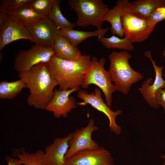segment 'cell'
<instances>
[{
  "instance_id": "1",
  "label": "cell",
  "mask_w": 165,
  "mask_h": 165,
  "mask_svg": "<svg viewBox=\"0 0 165 165\" xmlns=\"http://www.w3.org/2000/svg\"><path fill=\"white\" fill-rule=\"evenodd\" d=\"M18 77L24 80L29 90L28 104L36 109L45 110L53 96L54 88L58 85L46 63L39 64L28 71L19 73Z\"/></svg>"
},
{
  "instance_id": "2",
  "label": "cell",
  "mask_w": 165,
  "mask_h": 165,
  "mask_svg": "<svg viewBox=\"0 0 165 165\" xmlns=\"http://www.w3.org/2000/svg\"><path fill=\"white\" fill-rule=\"evenodd\" d=\"M91 57L83 55L79 59L68 60L54 55L46 63L50 72L59 86V90H79L90 67Z\"/></svg>"
},
{
  "instance_id": "3",
  "label": "cell",
  "mask_w": 165,
  "mask_h": 165,
  "mask_svg": "<svg viewBox=\"0 0 165 165\" xmlns=\"http://www.w3.org/2000/svg\"><path fill=\"white\" fill-rule=\"evenodd\" d=\"M132 56L126 51H113L108 56V72L116 90L127 94L133 84L144 78V76L130 67L129 60Z\"/></svg>"
},
{
  "instance_id": "4",
  "label": "cell",
  "mask_w": 165,
  "mask_h": 165,
  "mask_svg": "<svg viewBox=\"0 0 165 165\" xmlns=\"http://www.w3.org/2000/svg\"><path fill=\"white\" fill-rule=\"evenodd\" d=\"M68 4L77 14L78 26L91 25L98 30L102 29L103 18L110 9L102 0H69Z\"/></svg>"
},
{
  "instance_id": "5",
  "label": "cell",
  "mask_w": 165,
  "mask_h": 165,
  "mask_svg": "<svg viewBox=\"0 0 165 165\" xmlns=\"http://www.w3.org/2000/svg\"><path fill=\"white\" fill-rule=\"evenodd\" d=\"M106 60L104 57L99 60L96 57H91V64L86 74L82 88L86 89L90 85L97 86L103 92L105 102L110 107L112 105L113 94L116 90L108 71L105 68Z\"/></svg>"
},
{
  "instance_id": "6",
  "label": "cell",
  "mask_w": 165,
  "mask_h": 165,
  "mask_svg": "<svg viewBox=\"0 0 165 165\" xmlns=\"http://www.w3.org/2000/svg\"><path fill=\"white\" fill-rule=\"evenodd\" d=\"M126 7L121 17L125 37L133 43L145 41L149 37L156 25L151 23L147 18L128 10Z\"/></svg>"
},
{
  "instance_id": "7",
  "label": "cell",
  "mask_w": 165,
  "mask_h": 165,
  "mask_svg": "<svg viewBox=\"0 0 165 165\" xmlns=\"http://www.w3.org/2000/svg\"><path fill=\"white\" fill-rule=\"evenodd\" d=\"M54 55L52 47L35 44L28 50L19 52L14 59V68L18 73L25 72L39 64L47 63Z\"/></svg>"
},
{
  "instance_id": "8",
  "label": "cell",
  "mask_w": 165,
  "mask_h": 165,
  "mask_svg": "<svg viewBox=\"0 0 165 165\" xmlns=\"http://www.w3.org/2000/svg\"><path fill=\"white\" fill-rule=\"evenodd\" d=\"M101 94L100 90L98 88H96L94 93L92 94L79 90L78 91L77 97L83 101L77 103V105L83 106L89 105L98 111L103 113L108 119L110 130L116 135H119L121 132L122 129L116 123V118L121 114L122 111L119 109L116 111L112 110L104 102Z\"/></svg>"
},
{
  "instance_id": "9",
  "label": "cell",
  "mask_w": 165,
  "mask_h": 165,
  "mask_svg": "<svg viewBox=\"0 0 165 165\" xmlns=\"http://www.w3.org/2000/svg\"><path fill=\"white\" fill-rule=\"evenodd\" d=\"M98 129L95 124L94 119L92 118L86 127L77 129L72 132L66 160L81 151L98 148L100 146L92 138L93 132Z\"/></svg>"
},
{
  "instance_id": "10",
  "label": "cell",
  "mask_w": 165,
  "mask_h": 165,
  "mask_svg": "<svg viewBox=\"0 0 165 165\" xmlns=\"http://www.w3.org/2000/svg\"><path fill=\"white\" fill-rule=\"evenodd\" d=\"M65 165H115L110 152L104 146L78 152L66 160Z\"/></svg>"
},
{
  "instance_id": "11",
  "label": "cell",
  "mask_w": 165,
  "mask_h": 165,
  "mask_svg": "<svg viewBox=\"0 0 165 165\" xmlns=\"http://www.w3.org/2000/svg\"><path fill=\"white\" fill-rule=\"evenodd\" d=\"M21 39L35 42L26 27L14 16L7 14L6 19L0 24V50L7 44Z\"/></svg>"
},
{
  "instance_id": "12",
  "label": "cell",
  "mask_w": 165,
  "mask_h": 165,
  "mask_svg": "<svg viewBox=\"0 0 165 165\" xmlns=\"http://www.w3.org/2000/svg\"><path fill=\"white\" fill-rule=\"evenodd\" d=\"M25 27L33 38L35 44L45 47H53L60 34V29L48 18H42Z\"/></svg>"
},
{
  "instance_id": "13",
  "label": "cell",
  "mask_w": 165,
  "mask_h": 165,
  "mask_svg": "<svg viewBox=\"0 0 165 165\" xmlns=\"http://www.w3.org/2000/svg\"><path fill=\"white\" fill-rule=\"evenodd\" d=\"M145 56L151 61L154 69L155 79L152 83V79L149 78L145 80L141 85L139 90L147 104L151 107L155 109L158 108L160 105L156 102L155 96L157 91L160 89L165 88V80L162 76L163 70L164 67L157 65L155 61L152 56L151 52L149 50L144 53Z\"/></svg>"
},
{
  "instance_id": "14",
  "label": "cell",
  "mask_w": 165,
  "mask_h": 165,
  "mask_svg": "<svg viewBox=\"0 0 165 165\" xmlns=\"http://www.w3.org/2000/svg\"><path fill=\"white\" fill-rule=\"evenodd\" d=\"M78 90L75 89L62 90L55 89L53 96L45 110L52 112L56 118H67L68 113L77 107L75 98L70 95Z\"/></svg>"
},
{
  "instance_id": "15",
  "label": "cell",
  "mask_w": 165,
  "mask_h": 165,
  "mask_svg": "<svg viewBox=\"0 0 165 165\" xmlns=\"http://www.w3.org/2000/svg\"><path fill=\"white\" fill-rule=\"evenodd\" d=\"M72 132L62 138L54 139L46 147L43 156V165H65V156L68 150Z\"/></svg>"
},
{
  "instance_id": "16",
  "label": "cell",
  "mask_w": 165,
  "mask_h": 165,
  "mask_svg": "<svg viewBox=\"0 0 165 165\" xmlns=\"http://www.w3.org/2000/svg\"><path fill=\"white\" fill-rule=\"evenodd\" d=\"M129 2L128 0L117 1L115 6L104 15L103 21L109 22L111 25V31L113 35H116L121 38L124 36L122 22L121 17L125 9Z\"/></svg>"
},
{
  "instance_id": "17",
  "label": "cell",
  "mask_w": 165,
  "mask_h": 165,
  "mask_svg": "<svg viewBox=\"0 0 165 165\" xmlns=\"http://www.w3.org/2000/svg\"><path fill=\"white\" fill-rule=\"evenodd\" d=\"M52 47L54 55L63 59L75 60L82 56L77 47L74 46L67 39L60 34L56 38Z\"/></svg>"
},
{
  "instance_id": "18",
  "label": "cell",
  "mask_w": 165,
  "mask_h": 165,
  "mask_svg": "<svg viewBox=\"0 0 165 165\" xmlns=\"http://www.w3.org/2000/svg\"><path fill=\"white\" fill-rule=\"evenodd\" d=\"M109 29L108 28L92 31L76 30L72 28L60 30V34L67 39L74 46H77L87 38L93 36H104Z\"/></svg>"
},
{
  "instance_id": "19",
  "label": "cell",
  "mask_w": 165,
  "mask_h": 165,
  "mask_svg": "<svg viewBox=\"0 0 165 165\" xmlns=\"http://www.w3.org/2000/svg\"><path fill=\"white\" fill-rule=\"evenodd\" d=\"M165 7V0H139L129 2L127 9L141 16L148 18L158 7Z\"/></svg>"
},
{
  "instance_id": "20",
  "label": "cell",
  "mask_w": 165,
  "mask_h": 165,
  "mask_svg": "<svg viewBox=\"0 0 165 165\" xmlns=\"http://www.w3.org/2000/svg\"><path fill=\"white\" fill-rule=\"evenodd\" d=\"M29 4L10 10L7 14L14 16L25 26L32 24L42 18Z\"/></svg>"
},
{
  "instance_id": "21",
  "label": "cell",
  "mask_w": 165,
  "mask_h": 165,
  "mask_svg": "<svg viewBox=\"0 0 165 165\" xmlns=\"http://www.w3.org/2000/svg\"><path fill=\"white\" fill-rule=\"evenodd\" d=\"M25 88H27L26 84L21 78L13 82H1L0 99H12L16 97Z\"/></svg>"
},
{
  "instance_id": "22",
  "label": "cell",
  "mask_w": 165,
  "mask_h": 165,
  "mask_svg": "<svg viewBox=\"0 0 165 165\" xmlns=\"http://www.w3.org/2000/svg\"><path fill=\"white\" fill-rule=\"evenodd\" d=\"M97 40L101 42L107 48L118 49L124 51H133L134 47L133 42L128 38H119L113 35L106 38L104 36L97 37Z\"/></svg>"
},
{
  "instance_id": "23",
  "label": "cell",
  "mask_w": 165,
  "mask_h": 165,
  "mask_svg": "<svg viewBox=\"0 0 165 165\" xmlns=\"http://www.w3.org/2000/svg\"><path fill=\"white\" fill-rule=\"evenodd\" d=\"M60 0H54L52 8L47 18L60 30L68 28H73L75 23L70 22L63 15L60 9Z\"/></svg>"
},
{
  "instance_id": "24",
  "label": "cell",
  "mask_w": 165,
  "mask_h": 165,
  "mask_svg": "<svg viewBox=\"0 0 165 165\" xmlns=\"http://www.w3.org/2000/svg\"><path fill=\"white\" fill-rule=\"evenodd\" d=\"M44 152L40 150L34 152H29L23 148L15 149L13 155L19 158L24 165H43L42 159Z\"/></svg>"
},
{
  "instance_id": "25",
  "label": "cell",
  "mask_w": 165,
  "mask_h": 165,
  "mask_svg": "<svg viewBox=\"0 0 165 165\" xmlns=\"http://www.w3.org/2000/svg\"><path fill=\"white\" fill-rule=\"evenodd\" d=\"M54 0H32L29 4L42 18H47L52 8Z\"/></svg>"
},
{
  "instance_id": "26",
  "label": "cell",
  "mask_w": 165,
  "mask_h": 165,
  "mask_svg": "<svg viewBox=\"0 0 165 165\" xmlns=\"http://www.w3.org/2000/svg\"><path fill=\"white\" fill-rule=\"evenodd\" d=\"M32 0H3L1 3L0 12L7 14L8 11L29 4Z\"/></svg>"
},
{
  "instance_id": "27",
  "label": "cell",
  "mask_w": 165,
  "mask_h": 165,
  "mask_svg": "<svg viewBox=\"0 0 165 165\" xmlns=\"http://www.w3.org/2000/svg\"><path fill=\"white\" fill-rule=\"evenodd\" d=\"M147 19L151 23L156 25L159 22L165 20V7L157 8Z\"/></svg>"
},
{
  "instance_id": "28",
  "label": "cell",
  "mask_w": 165,
  "mask_h": 165,
  "mask_svg": "<svg viewBox=\"0 0 165 165\" xmlns=\"http://www.w3.org/2000/svg\"><path fill=\"white\" fill-rule=\"evenodd\" d=\"M155 99L157 104L162 107L165 115V88L160 89L157 91Z\"/></svg>"
},
{
  "instance_id": "29",
  "label": "cell",
  "mask_w": 165,
  "mask_h": 165,
  "mask_svg": "<svg viewBox=\"0 0 165 165\" xmlns=\"http://www.w3.org/2000/svg\"><path fill=\"white\" fill-rule=\"evenodd\" d=\"M5 159L8 165H21L22 162L19 158H14L8 156H5Z\"/></svg>"
},
{
  "instance_id": "30",
  "label": "cell",
  "mask_w": 165,
  "mask_h": 165,
  "mask_svg": "<svg viewBox=\"0 0 165 165\" xmlns=\"http://www.w3.org/2000/svg\"><path fill=\"white\" fill-rule=\"evenodd\" d=\"M161 157L162 159L164 160L163 165H165V155H163L161 156Z\"/></svg>"
},
{
  "instance_id": "31",
  "label": "cell",
  "mask_w": 165,
  "mask_h": 165,
  "mask_svg": "<svg viewBox=\"0 0 165 165\" xmlns=\"http://www.w3.org/2000/svg\"><path fill=\"white\" fill-rule=\"evenodd\" d=\"M162 54L163 56L165 59V50H164L163 51L162 53Z\"/></svg>"
}]
</instances>
